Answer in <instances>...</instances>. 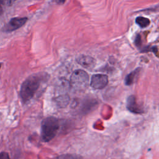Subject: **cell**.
<instances>
[{
	"instance_id": "obj_12",
	"label": "cell",
	"mask_w": 159,
	"mask_h": 159,
	"mask_svg": "<svg viewBox=\"0 0 159 159\" xmlns=\"http://www.w3.org/2000/svg\"><path fill=\"white\" fill-rule=\"evenodd\" d=\"M65 1H66V0H55L56 2H57V4H63Z\"/></svg>"
},
{
	"instance_id": "obj_1",
	"label": "cell",
	"mask_w": 159,
	"mask_h": 159,
	"mask_svg": "<svg viewBox=\"0 0 159 159\" xmlns=\"http://www.w3.org/2000/svg\"><path fill=\"white\" fill-rule=\"evenodd\" d=\"M43 75L34 74L27 78L22 83L20 88V94L22 99L24 102L30 100L38 89L40 83L45 79Z\"/></svg>"
},
{
	"instance_id": "obj_4",
	"label": "cell",
	"mask_w": 159,
	"mask_h": 159,
	"mask_svg": "<svg viewBox=\"0 0 159 159\" xmlns=\"http://www.w3.org/2000/svg\"><path fill=\"white\" fill-rule=\"evenodd\" d=\"M108 83V77L106 75L95 74L93 75L91 80V86L94 89H102Z\"/></svg>"
},
{
	"instance_id": "obj_10",
	"label": "cell",
	"mask_w": 159,
	"mask_h": 159,
	"mask_svg": "<svg viewBox=\"0 0 159 159\" xmlns=\"http://www.w3.org/2000/svg\"><path fill=\"white\" fill-rule=\"evenodd\" d=\"M14 0H0L1 5H9Z\"/></svg>"
},
{
	"instance_id": "obj_3",
	"label": "cell",
	"mask_w": 159,
	"mask_h": 159,
	"mask_svg": "<svg viewBox=\"0 0 159 159\" xmlns=\"http://www.w3.org/2000/svg\"><path fill=\"white\" fill-rule=\"evenodd\" d=\"M88 81V73L83 70H77L73 73L71 76L70 84L74 89L81 91L87 87Z\"/></svg>"
},
{
	"instance_id": "obj_2",
	"label": "cell",
	"mask_w": 159,
	"mask_h": 159,
	"mask_svg": "<svg viewBox=\"0 0 159 159\" xmlns=\"http://www.w3.org/2000/svg\"><path fill=\"white\" fill-rule=\"evenodd\" d=\"M59 129V122L54 117L45 118L41 125V135L43 141L48 142L56 135Z\"/></svg>"
},
{
	"instance_id": "obj_6",
	"label": "cell",
	"mask_w": 159,
	"mask_h": 159,
	"mask_svg": "<svg viewBox=\"0 0 159 159\" xmlns=\"http://www.w3.org/2000/svg\"><path fill=\"white\" fill-rule=\"evenodd\" d=\"M27 20L26 17H15L10 20L5 27L6 31H12L22 27Z\"/></svg>"
},
{
	"instance_id": "obj_13",
	"label": "cell",
	"mask_w": 159,
	"mask_h": 159,
	"mask_svg": "<svg viewBox=\"0 0 159 159\" xmlns=\"http://www.w3.org/2000/svg\"><path fill=\"white\" fill-rule=\"evenodd\" d=\"M1 12H2V8H1V4H0V13Z\"/></svg>"
},
{
	"instance_id": "obj_5",
	"label": "cell",
	"mask_w": 159,
	"mask_h": 159,
	"mask_svg": "<svg viewBox=\"0 0 159 159\" xmlns=\"http://www.w3.org/2000/svg\"><path fill=\"white\" fill-rule=\"evenodd\" d=\"M127 108L129 111L135 114H141L143 112V108L137 103L136 98L134 95L128 97L127 99Z\"/></svg>"
},
{
	"instance_id": "obj_9",
	"label": "cell",
	"mask_w": 159,
	"mask_h": 159,
	"mask_svg": "<svg viewBox=\"0 0 159 159\" xmlns=\"http://www.w3.org/2000/svg\"><path fill=\"white\" fill-rule=\"evenodd\" d=\"M135 22L138 25H139L142 28H145L148 26L150 24V20L148 18L144 17H138L135 19Z\"/></svg>"
},
{
	"instance_id": "obj_7",
	"label": "cell",
	"mask_w": 159,
	"mask_h": 159,
	"mask_svg": "<svg viewBox=\"0 0 159 159\" xmlns=\"http://www.w3.org/2000/svg\"><path fill=\"white\" fill-rule=\"evenodd\" d=\"M77 61L82 66L87 69L93 68L96 64L95 60L90 56L81 55L77 59Z\"/></svg>"
},
{
	"instance_id": "obj_11",
	"label": "cell",
	"mask_w": 159,
	"mask_h": 159,
	"mask_svg": "<svg viewBox=\"0 0 159 159\" xmlns=\"http://www.w3.org/2000/svg\"><path fill=\"white\" fill-rule=\"evenodd\" d=\"M9 157L7 153L5 152H1L0 153V158L1 159H5V158H9Z\"/></svg>"
},
{
	"instance_id": "obj_8",
	"label": "cell",
	"mask_w": 159,
	"mask_h": 159,
	"mask_svg": "<svg viewBox=\"0 0 159 159\" xmlns=\"http://www.w3.org/2000/svg\"><path fill=\"white\" fill-rule=\"evenodd\" d=\"M140 68H138L137 69H135L134 71H132L131 73H130L126 77L125 79V84L126 85H130L132 83H134V82L135 80V78L137 77V76L139 74L140 72Z\"/></svg>"
},
{
	"instance_id": "obj_14",
	"label": "cell",
	"mask_w": 159,
	"mask_h": 159,
	"mask_svg": "<svg viewBox=\"0 0 159 159\" xmlns=\"http://www.w3.org/2000/svg\"><path fill=\"white\" fill-rule=\"evenodd\" d=\"M1 64L0 63V68H1Z\"/></svg>"
}]
</instances>
